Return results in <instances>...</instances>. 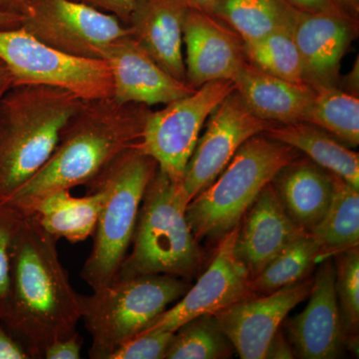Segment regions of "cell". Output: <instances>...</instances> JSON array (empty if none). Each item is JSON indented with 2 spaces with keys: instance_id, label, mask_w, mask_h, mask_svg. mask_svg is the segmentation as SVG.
Here are the masks:
<instances>
[{
  "instance_id": "1",
  "label": "cell",
  "mask_w": 359,
  "mask_h": 359,
  "mask_svg": "<svg viewBox=\"0 0 359 359\" xmlns=\"http://www.w3.org/2000/svg\"><path fill=\"white\" fill-rule=\"evenodd\" d=\"M58 241L25 216L14 245L11 294L2 323L30 359L77 332L82 294L71 285L59 259Z\"/></svg>"
},
{
  "instance_id": "2",
  "label": "cell",
  "mask_w": 359,
  "mask_h": 359,
  "mask_svg": "<svg viewBox=\"0 0 359 359\" xmlns=\"http://www.w3.org/2000/svg\"><path fill=\"white\" fill-rule=\"evenodd\" d=\"M151 110L113 97L83 100L61 132L53 154L8 199L23 215L40 198L88 185L127 149L140 141Z\"/></svg>"
},
{
  "instance_id": "3",
  "label": "cell",
  "mask_w": 359,
  "mask_h": 359,
  "mask_svg": "<svg viewBox=\"0 0 359 359\" xmlns=\"http://www.w3.org/2000/svg\"><path fill=\"white\" fill-rule=\"evenodd\" d=\"M83 99L43 85L11 86L0 98V200L8 199L53 154Z\"/></svg>"
},
{
  "instance_id": "4",
  "label": "cell",
  "mask_w": 359,
  "mask_h": 359,
  "mask_svg": "<svg viewBox=\"0 0 359 359\" xmlns=\"http://www.w3.org/2000/svg\"><path fill=\"white\" fill-rule=\"evenodd\" d=\"M187 205L178 184L158 168L144 194L131 252L114 280L169 275L187 280L199 273L202 250L187 219Z\"/></svg>"
},
{
  "instance_id": "5",
  "label": "cell",
  "mask_w": 359,
  "mask_h": 359,
  "mask_svg": "<svg viewBox=\"0 0 359 359\" xmlns=\"http://www.w3.org/2000/svg\"><path fill=\"white\" fill-rule=\"evenodd\" d=\"M157 170V162L135 145L86 185L87 191L104 195L93 248L81 271L92 290L109 285L117 275L133 240L144 194Z\"/></svg>"
},
{
  "instance_id": "6",
  "label": "cell",
  "mask_w": 359,
  "mask_h": 359,
  "mask_svg": "<svg viewBox=\"0 0 359 359\" xmlns=\"http://www.w3.org/2000/svg\"><path fill=\"white\" fill-rule=\"evenodd\" d=\"M299 156L297 149L264 134L245 141L218 178L187 205L196 240L219 241L235 229L264 187Z\"/></svg>"
},
{
  "instance_id": "7",
  "label": "cell",
  "mask_w": 359,
  "mask_h": 359,
  "mask_svg": "<svg viewBox=\"0 0 359 359\" xmlns=\"http://www.w3.org/2000/svg\"><path fill=\"white\" fill-rule=\"evenodd\" d=\"M169 275H144L114 280L82 295V318L91 335L89 358L110 359L118 347L145 330L191 287Z\"/></svg>"
},
{
  "instance_id": "8",
  "label": "cell",
  "mask_w": 359,
  "mask_h": 359,
  "mask_svg": "<svg viewBox=\"0 0 359 359\" xmlns=\"http://www.w3.org/2000/svg\"><path fill=\"white\" fill-rule=\"evenodd\" d=\"M0 60L13 86L43 85L83 99L113 97L112 70L103 59H86L56 50L20 27L0 30Z\"/></svg>"
},
{
  "instance_id": "9",
  "label": "cell",
  "mask_w": 359,
  "mask_h": 359,
  "mask_svg": "<svg viewBox=\"0 0 359 359\" xmlns=\"http://www.w3.org/2000/svg\"><path fill=\"white\" fill-rule=\"evenodd\" d=\"M235 90L231 80H216L166 104L162 110L151 111L136 147L152 157L160 171L180 185L205 121Z\"/></svg>"
},
{
  "instance_id": "10",
  "label": "cell",
  "mask_w": 359,
  "mask_h": 359,
  "mask_svg": "<svg viewBox=\"0 0 359 359\" xmlns=\"http://www.w3.org/2000/svg\"><path fill=\"white\" fill-rule=\"evenodd\" d=\"M20 27L52 48L86 59H103L105 47L130 34L112 14L74 0H29ZM104 60V59H103Z\"/></svg>"
},
{
  "instance_id": "11",
  "label": "cell",
  "mask_w": 359,
  "mask_h": 359,
  "mask_svg": "<svg viewBox=\"0 0 359 359\" xmlns=\"http://www.w3.org/2000/svg\"><path fill=\"white\" fill-rule=\"evenodd\" d=\"M205 122V133L198 140L179 185L188 204L218 178L245 141L278 125L257 117L237 90L224 99Z\"/></svg>"
},
{
  "instance_id": "12",
  "label": "cell",
  "mask_w": 359,
  "mask_h": 359,
  "mask_svg": "<svg viewBox=\"0 0 359 359\" xmlns=\"http://www.w3.org/2000/svg\"><path fill=\"white\" fill-rule=\"evenodd\" d=\"M238 224L219 238L212 263L172 308L166 309L142 332H175L187 321L215 314L226 306L255 295L252 276L236 254Z\"/></svg>"
},
{
  "instance_id": "13",
  "label": "cell",
  "mask_w": 359,
  "mask_h": 359,
  "mask_svg": "<svg viewBox=\"0 0 359 359\" xmlns=\"http://www.w3.org/2000/svg\"><path fill=\"white\" fill-rule=\"evenodd\" d=\"M313 278L264 295H252L215 313L242 359H264L287 314L308 299Z\"/></svg>"
},
{
  "instance_id": "14",
  "label": "cell",
  "mask_w": 359,
  "mask_h": 359,
  "mask_svg": "<svg viewBox=\"0 0 359 359\" xmlns=\"http://www.w3.org/2000/svg\"><path fill=\"white\" fill-rule=\"evenodd\" d=\"M292 34L301 55L304 83L313 90L337 86L342 58L358 34L355 18L344 9L295 11Z\"/></svg>"
},
{
  "instance_id": "15",
  "label": "cell",
  "mask_w": 359,
  "mask_h": 359,
  "mask_svg": "<svg viewBox=\"0 0 359 359\" xmlns=\"http://www.w3.org/2000/svg\"><path fill=\"white\" fill-rule=\"evenodd\" d=\"M332 259L321 262L313 278L306 309L287 320V339L295 358H339L346 348V334L335 294Z\"/></svg>"
},
{
  "instance_id": "16",
  "label": "cell",
  "mask_w": 359,
  "mask_h": 359,
  "mask_svg": "<svg viewBox=\"0 0 359 359\" xmlns=\"http://www.w3.org/2000/svg\"><path fill=\"white\" fill-rule=\"evenodd\" d=\"M103 59L112 70L113 98L117 102L166 105L196 90L160 67L130 34L111 41Z\"/></svg>"
},
{
  "instance_id": "17",
  "label": "cell",
  "mask_w": 359,
  "mask_h": 359,
  "mask_svg": "<svg viewBox=\"0 0 359 359\" xmlns=\"http://www.w3.org/2000/svg\"><path fill=\"white\" fill-rule=\"evenodd\" d=\"M183 43L186 45V82L194 89L216 80H233L247 62L241 37L210 14L188 9Z\"/></svg>"
},
{
  "instance_id": "18",
  "label": "cell",
  "mask_w": 359,
  "mask_h": 359,
  "mask_svg": "<svg viewBox=\"0 0 359 359\" xmlns=\"http://www.w3.org/2000/svg\"><path fill=\"white\" fill-rule=\"evenodd\" d=\"M243 219L235 250L252 278L292 241L309 233L290 218L271 183L259 192Z\"/></svg>"
},
{
  "instance_id": "19",
  "label": "cell",
  "mask_w": 359,
  "mask_h": 359,
  "mask_svg": "<svg viewBox=\"0 0 359 359\" xmlns=\"http://www.w3.org/2000/svg\"><path fill=\"white\" fill-rule=\"evenodd\" d=\"M187 11L178 0H137L126 25L130 35L155 62L183 82V25Z\"/></svg>"
},
{
  "instance_id": "20",
  "label": "cell",
  "mask_w": 359,
  "mask_h": 359,
  "mask_svg": "<svg viewBox=\"0 0 359 359\" xmlns=\"http://www.w3.org/2000/svg\"><path fill=\"white\" fill-rule=\"evenodd\" d=\"M231 81L257 117L278 124L306 121L314 95L308 85L273 76L248 61Z\"/></svg>"
},
{
  "instance_id": "21",
  "label": "cell",
  "mask_w": 359,
  "mask_h": 359,
  "mask_svg": "<svg viewBox=\"0 0 359 359\" xmlns=\"http://www.w3.org/2000/svg\"><path fill=\"white\" fill-rule=\"evenodd\" d=\"M271 183L290 218L306 231L320 223L334 196V174L302 156L283 167Z\"/></svg>"
},
{
  "instance_id": "22",
  "label": "cell",
  "mask_w": 359,
  "mask_h": 359,
  "mask_svg": "<svg viewBox=\"0 0 359 359\" xmlns=\"http://www.w3.org/2000/svg\"><path fill=\"white\" fill-rule=\"evenodd\" d=\"M100 190L87 191L84 197H73L70 190L48 194L33 203L25 216H32L47 233L71 244L93 237L103 203Z\"/></svg>"
},
{
  "instance_id": "23",
  "label": "cell",
  "mask_w": 359,
  "mask_h": 359,
  "mask_svg": "<svg viewBox=\"0 0 359 359\" xmlns=\"http://www.w3.org/2000/svg\"><path fill=\"white\" fill-rule=\"evenodd\" d=\"M264 136L292 146L359 190V155L325 130L308 122L278 124Z\"/></svg>"
},
{
  "instance_id": "24",
  "label": "cell",
  "mask_w": 359,
  "mask_h": 359,
  "mask_svg": "<svg viewBox=\"0 0 359 359\" xmlns=\"http://www.w3.org/2000/svg\"><path fill=\"white\" fill-rule=\"evenodd\" d=\"M332 202L320 223L309 231L320 249L318 262L359 247V190L334 174Z\"/></svg>"
},
{
  "instance_id": "25",
  "label": "cell",
  "mask_w": 359,
  "mask_h": 359,
  "mask_svg": "<svg viewBox=\"0 0 359 359\" xmlns=\"http://www.w3.org/2000/svg\"><path fill=\"white\" fill-rule=\"evenodd\" d=\"M295 11L283 0H219L214 16L249 43L292 27Z\"/></svg>"
},
{
  "instance_id": "26",
  "label": "cell",
  "mask_w": 359,
  "mask_h": 359,
  "mask_svg": "<svg viewBox=\"0 0 359 359\" xmlns=\"http://www.w3.org/2000/svg\"><path fill=\"white\" fill-rule=\"evenodd\" d=\"M306 121L328 132L348 147L359 144V99L337 86L313 89Z\"/></svg>"
},
{
  "instance_id": "27",
  "label": "cell",
  "mask_w": 359,
  "mask_h": 359,
  "mask_svg": "<svg viewBox=\"0 0 359 359\" xmlns=\"http://www.w3.org/2000/svg\"><path fill=\"white\" fill-rule=\"evenodd\" d=\"M318 255V245L309 233L299 236L252 278V294H271L306 280L316 264L320 263Z\"/></svg>"
},
{
  "instance_id": "28",
  "label": "cell",
  "mask_w": 359,
  "mask_h": 359,
  "mask_svg": "<svg viewBox=\"0 0 359 359\" xmlns=\"http://www.w3.org/2000/svg\"><path fill=\"white\" fill-rule=\"evenodd\" d=\"M235 348L215 314L187 321L174 332L165 359L230 358Z\"/></svg>"
},
{
  "instance_id": "29",
  "label": "cell",
  "mask_w": 359,
  "mask_h": 359,
  "mask_svg": "<svg viewBox=\"0 0 359 359\" xmlns=\"http://www.w3.org/2000/svg\"><path fill=\"white\" fill-rule=\"evenodd\" d=\"M245 58L259 69L297 84H306L299 49L292 34V27L276 30L244 43Z\"/></svg>"
},
{
  "instance_id": "30",
  "label": "cell",
  "mask_w": 359,
  "mask_h": 359,
  "mask_svg": "<svg viewBox=\"0 0 359 359\" xmlns=\"http://www.w3.org/2000/svg\"><path fill=\"white\" fill-rule=\"evenodd\" d=\"M335 266V294L344 334L358 335L359 249L344 250L332 257Z\"/></svg>"
},
{
  "instance_id": "31",
  "label": "cell",
  "mask_w": 359,
  "mask_h": 359,
  "mask_svg": "<svg viewBox=\"0 0 359 359\" xmlns=\"http://www.w3.org/2000/svg\"><path fill=\"white\" fill-rule=\"evenodd\" d=\"M25 218L22 212L0 200V320L8 306L14 245Z\"/></svg>"
},
{
  "instance_id": "32",
  "label": "cell",
  "mask_w": 359,
  "mask_h": 359,
  "mask_svg": "<svg viewBox=\"0 0 359 359\" xmlns=\"http://www.w3.org/2000/svg\"><path fill=\"white\" fill-rule=\"evenodd\" d=\"M174 332H142L116 349L110 359H165Z\"/></svg>"
},
{
  "instance_id": "33",
  "label": "cell",
  "mask_w": 359,
  "mask_h": 359,
  "mask_svg": "<svg viewBox=\"0 0 359 359\" xmlns=\"http://www.w3.org/2000/svg\"><path fill=\"white\" fill-rule=\"evenodd\" d=\"M83 339L75 332L65 339L53 342L43 353L45 359H79L81 358Z\"/></svg>"
},
{
  "instance_id": "34",
  "label": "cell",
  "mask_w": 359,
  "mask_h": 359,
  "mask_svg": "<svg viewBox=\"0 0 359 359\" xmlns=\"http://www.w3.org/2000/svg\"><path fill=\"white\" fill-rule=\"evenodd\" d=\"M74 1L94 7L103 13H109L126 25L137 0H74Z\"/></svg>"
},
{
  "instance_id": "35",
  "label": "cell",
  "mask_w": 359,
  "mask_h": 359,
  "mask_svg": "<svg viewBox=\"0 0 359 359\" xmlns=\"http://www.w3.org/2000/svg\"><path fill=\"white\" fill-rule=\"evenodd\" d=\"M0 359H30L25 346L0 320Z\"/></svg>"
},
{
  "instance_id": "36",
  "label": "cell",
  "mask_w": 359,
  "mask_h": 359,
  "mask_svg": "<svg viewBox=\"0 0 359 359\" xmlns=\"http://www.w3.org/2000/svg\"><path fill=\"white\" fill-rule=\"evenodd\" d=\"M292 359L295 358L294 348L290 344L289 339L283 334V328L280 327L273 339L269 341L266 348L264 359Z\"/></svg>"
},
{
  "instance_id": "37",
  "label": "cell",
  "mask_w": 359,
  "mask_h": 359,
  "mask_svg": "<svg viewBox=\"0 0 359 359\" xmlns=\"http://www.w3.org/2000/svg\"><path fill=\"white\" fill-rule=\"evenodd\" d=\"M283 1L289 4L292 8L304 11V13H323V11L344 9L335 0H283Z\"/></svg>"
},
{
  "instance_id": "38",
  "label": "cell",
  "mask_w": 359,
  "mask_h": 359,
  "mask_svg": "<svg viewBox=\"0 0 359 359\" xmlns=\"http://www.w3.org/2000/svg\"><path fill=\"white\" fill-rule=\"evenodd\" d=\"M0 13L27 16L30 13L29 0H0Z\"/></svg>"
},
{
  "instance_id": "39",
  "label": "cell",
  "mask_w": 359,
  "mask_h": 359,
  "mask_svg": "<svg viewBox=\"0 0 359 359\" xmlns=\"http://www.w3.org/2000/svg\"><path fill=\"white\" fill-rule=\"evenodd\" d=\"M178 1L188 9L214 15L215 8L219 0H178Z\"/></svg>"
},
{
  "instance_id": "40",
  "label": "cell",
  "mask_w": 359,
  "mask_h": 359,
  "mask_svg": "<svg viewBox=\"0 0 359 359\" xmlns=\"http://www.w3.org/2000/svg\"><path fill=\"white\" fill-rule=\"evenodd\" d=\"M22 22V16L0 13V30L18 29Z\"/></svg>"
},
{
  "instance_id": "41",
  "label": "cell",
  "mask_w": 359,
  "mask_h": 359,
  "mask_svg": "<svg viewBox=\"0 0 359 359\" xmlns=\"http://www.w3.org/2000/svg\"><path fill=\"white\" fill-rule=\"evenodd\" d=\"M11 86H13V81H11V74L6 65L0 60V98Z\"/></svg>"
},
{
  "instance_id": "42",
  "label": "cell",
  "mask_w": 359,
  "mask_h": 359,
  "mask_svg": "<svg viewBox=\"0 0 359 359\" xmlns=\"http://www.w3.org/2000/svg\"><path fill=\"white\" fill-rule=\"evenodd\" d=\"M337 4L346 11L347 13L353 15L355 18V14L358 15L359 11V0H337Z\"/></svg>"
}]
</instances>
